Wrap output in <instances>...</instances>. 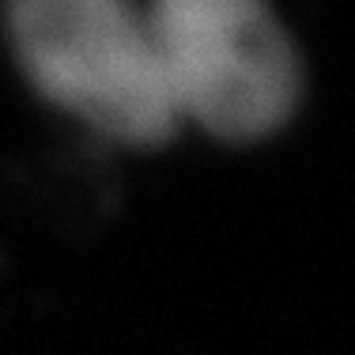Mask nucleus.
I'll use <instances>...</instances> for the list:
<instances>
[{"label":"nucleus","mask_w":355,"mask_h":355,"mask_svg":"<svg viewBox=\"0 0 355 355\" xmlns=\"http://www.w3.org/2000/svg\"><path fill=\"white\" fill-rule=\"evenodd\" d=\"M4 38L49 106L121 148L178 137L144 0H4Z\"/></svg>","instance_id":"nucleus-1"},{"label":"nucleus","mask_w":355,"mask_h":355,"mask_svg":"<svg viewBox=\"0 0 355 355\" xmlns=\"http://www.w3.org/2000/svg\"><path fill=\"white\" fill-rule=\"evenodd\" d=\"M182 125L223 144L268 140L302 103V61L272 0H144Z\"/></svg>","instance_id":"nucleus-2"}]
</instances>
